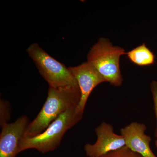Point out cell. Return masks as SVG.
<instances>
[{
    "label": "cell",
    "mask_w": 157,
    "mask_h": 157,
    "mask_svg": "<svg viewBox=\"0 0 157 157\" xmlns=\"http://www.w3.org/2000/svg\"><path fill=\"white\" fill-rule=\"evenodd\" d=\"M80 99L78 86L49 87L42 109L29 124L24 137H34L42 133L59 116L72 107L78 106Z\"/></svg>",
    "instance_id": "6da1fadb"
},
{
    "label": "cell",
    "mask_w": 157,
    "mask_h": 157,
    "mask_svg": "<svg viewBox=\"0 0 157 157\" xmlns=\"http://www.w3.org/2000/svg\"><path fill=\"white\" fill-rule=\"evenodd\" d=\"M83 114L78 106L68 109L39 135L24 137L20 144L18 153L29 149H35L42 154L56 149L65 133L81 120Z\"/></svg>",
    "instance_id": "7a4b0ae2"
},
{
    "label": "cell",
    "mask_w": 157,
    "mask_h": 157,
    "mask_svg": "<svg viewBox=\"0 0 157 157\" xmlns=\"http://www.w3.org/2000/svg\"><path fill=\"white\" fill-rule=\"evenodd\" d=\"M126 54L124 48L113 45L109 39L101 37L90 49L87 62L101 74L106 82L118 87L123 82L120 58Z\"/></svg>",
    "instance_id": "3957f363"
},
{
    "label": "cell",
    "mask_w": 157,
    "mask_h": 157,
    "mask_svg": "<svg viewBox=\"0 0 157 157\" xmlns=\"http://www.w3.org/2000/svg\"><path fill=\"white\" fill-rule=\"evenodd\" d=\"M27 52L49 87L78 86L76 78L68 68L49 55L38 44L34 43L30 45Z\"/></svg>",
    "instance_id": "277c9868"
},
{
    "label": "cell",
    "mask_w": 157,
    "mask_h": 157,
    "mask_svg": "<svg viewBox=\"0 0 157 157\" xmlns=\"http://www.w3.org/2000/svg\"><path fill=\"white\" fill-rule=\"evenodd\" d=\"M97 139L94 143L86 144L84 151L88 157H101L125 146L124 137L116 134L112 125L101 123L95 129Z\"/></svg>",
    "instance_id": "5b68a950"
},
{
    "label": "cell",
    "mask_w": 157,
    "mask_h": 157,
    "mask_svg": "<svg viewBox=\"0 0 157 157\" xmlns=\"http://www.w3.org/2000/svg\"><path fill=\"white\" fill-rule=\"evenodd\" d=\"M29 124L26 116L21 117L13 122L1 124L0 157H15L18 154L20 144Z\"/></svg>",
    "instance_id": "8992f818"
},
{
    "label": "cell",
    "mask_w": 157,
    "mask_h": 157,
    "mask_svg": "<svg viewBox=\"0 0 157 157\" xmlns=\"http://www.w3.org/2000/svg\"><path fill=\"white\" fill-rule=\"evenodd\" d=\"M76 78L80 89L81 99L78 109L84 112L88 100L91 93L98 85L106 82L97 70L87 62L74 67H68Z\"/></svg>",
    "instance_id": "52a82bcc"
},
{
    "label": "cell",
    "mask_w": 157,
    "mask_h": 157,
    "mask_svg": "<svg viewBox=\"0 0 157 157\" xmlns=\"http://www.w3.org/2000/svg\"><path fill=\"white\" fill-rule=\"evenodd\" d=\"M146 129L144 124L132 122L121 129V135L125 146L132 151L144 157H157L151 148V137L145 134Z\"/></svg>",
    "instance_id": "ba28073f"
},
{
    "label": "cell",
    "mask_w": 157,
    "mask_h": 157,
    "mask_svg": "<svg viewBox=\"0 0 157 157\" xmlns=\"http://www.w3.org/2000/svg\"><path fill=\"white\" fill-rule=\"evenodd\" d=\"M129 59L139 66H146L154 63L155 56L145 43L126 52Z\"/></svg>",
    "instance_id": "9c48e42d"
},
{
    "label": "cell",
    "mask_w": 157,
    "mask_h": 157,
    "mask_svg": "<svg viewBox=\"0 0 157 157\" xmlns=\"http://www.w3.org/2000/svg\"><path fill=\"white\" fill-rule=\"evenodd\" d=\"M101 157H144L125 146Z\"/></svg>",
    "instance_id": "30bf717a"
},
{
    "label": "cell",
    "mask_w": 157,
    "mask_h": 157,
    "mask_svg": "<svg viewBox=\"0 0 157 157\" xmlns=\"http://www.w3.org/2000/svg\"><path fill=\"white\" fill-rule=\"evenodd\" d=\"M150 87L153 100L154 109L156 120V126L155 130V136L157 139V81L153 80L152 81L150 85Z\"/></svg>",
    "instance_id": "8fae6325"
},
{
    "label": "cell",
    "mask_w": 157,
    "mask_h": 157,
    "mask_svg": "<svg viewBox=\"0 0 157 157\" xmlns=\"http://www.w3.org/2000/svg\"><path fill=\"white\" fill-rule=\"evenodd\" d=\"M155 144L156 147L157 149V139L155 140Z\"/></svg>",
    "instance_id": "7c38bea8"
}]
</instances>
